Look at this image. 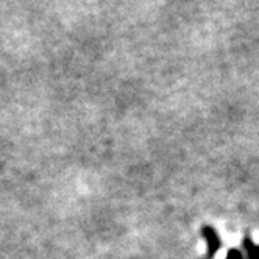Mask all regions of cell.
<instances>
[{"instance_id":"6da1fadb","label":"cell","mask_w":259,"mask_h":259,"mask_svg":"<svg viewBox=\"0 0 259 259\" xmlns=\"http://www.w3.org/2000/svg\"><path fill=\"white\" fill-rule=\"evenodd\" d=\"M201 233L205 234V237H206V240H208V245H209L208 259H211V257H214L215 251H217L219 247H220V239L217 237L215 231H214L212 228H209V227H205V228L201 230Z\"/></svg>"},{"instance_id":"3957f363","label":"cell","mask_w":259,"mask_h":259,"mask_svg":"<svg viewBox=\"0 0 259 259\" xmlns=\"http://www.w3.org/2000/svg\"><path fill=\"white\" fill-rule=\"evenodd\" d=\"M227 259H242V256H240V253L239 251H236V250H230V253H228V257Z\"/></svg>"},{"instance_id":"7a4b0ae2","label":"cell","mask_w":259,"mask_h":259,"mask_svg":"<svg viewBox=\"0 0 259 259\" xmlns=\"http://www.w3.org/2000/svg\"><path fill=\"white\" fill-rule=\"evenodd\" d=\"M245 247L250 248L248 250V254H250L251 259H259V247H254L248 239H245Z\"/></svg>"}]
</instances>
